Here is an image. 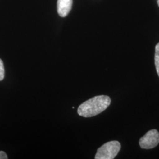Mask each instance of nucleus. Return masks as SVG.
I'll use <instances>...</instances> for the list:
<instances>
[{"label":"nucleus","instance_id":"nucleus-1","mask_svg":"<svg viewBox=\"0 0 159 159\" xmlns=\"http://www.w3.org/2000/svg\"><path fill=\"white\" fill-rule=\"evenodd\" d=\"M111 103L110 97L105 95L92 97L80 105L77 113L83 117H91L106 110Z\"/></svg>","mask_w":159,"mask_h":159},{"label":"nucleus","instance_id":"nucleus-5","mask_svg":"<svg viewBox=\"0 0 159 159\" xmlns=\"http://www.w3.org/2000/svg\"><path fill=\"white\" fill-rule=\"evenodd\" d=\"M154 63L157 73L159 77V43L157 44L155 47V56H154Z\"/></svg>","mask_w":159,"mask_h":159},{"label":"nucleus","instance_id":"nucleus-7","mask_svg":"<svg viewBox=\"0 0 159 159\" xmlns=\"http://www.w3.org/2000/svg\"><path fill=\"white\" fill-rule=\"evenodd\" d=\"M8 157L7 154L3 152V151H0V159H7Z\"/></svg>","mask_w":159,"mask_h":159},{"label":"nucleus","instance_id":"nucleus-2","mask_svg":"<svg viewBox=\"0 0 159 159\" xmlns=\"http://www.w3.org/2000/svg\"><path fill=\"white\" fill-rule=\"evenodd\" d=\"M121 144L118 141H111L98 148L95 156L96 159H113L118 154Z\"/></svg>","mask_w":159,"mask_h":159},{"label":"nucleus","instance_id":"nucleus-8","mask_svg":"<svg viewBox=\"0 0 159 159\" xmlns=\"http://www.w3.org/2000/svg\"><path fill=\"white\" fill-rule=\"evenodd\" d=\"M157 4H158V6L159 7V0H157Z\"/></svg>","mask_w":159,"mask_h":159},{"label":"nucleus","instance_id":"nucleus-3","mask_svg":"<svg viewBox=\"0 0 159 159\" xmlns=\"http://www.w3.org/2000/svg\"><path fill=\"white\" fill-rule=\"evenodd\" d=\"M159 143V133L158 131L153 129L140 139L139 145L142 148L150 149L157 146Z\"/></svg>","mask_w":159,"mask_h":159},{"label":"nucleus","instance_id":"nucleus-4","mask_svg":"<svg viewBox=\"0 0 159 159\" xmlns=\"http://www.w3.org/2000/svg\"><path fill=\"white\" fill-rule=\"evenodd\" d=\"M73 0H58L57 12L60 16L66 17L71 10Z\"/></svg>","mask_w":159,"mask_h":159},{"label":"nucleus","instance_id":"nucleus-6","mask_svg":"<svg viewBox=\"0 0 159 159\" xmlns=\"http://www.w3.org/2000/svg\"><path fill=\"white\" fill-rule=\"evenodd\" d=\"M5 70L4 67V63L2 60L0 58V81H2L4 78Z\"/></svg>","mask_w":159,"mask_h":159}]
</instances>
